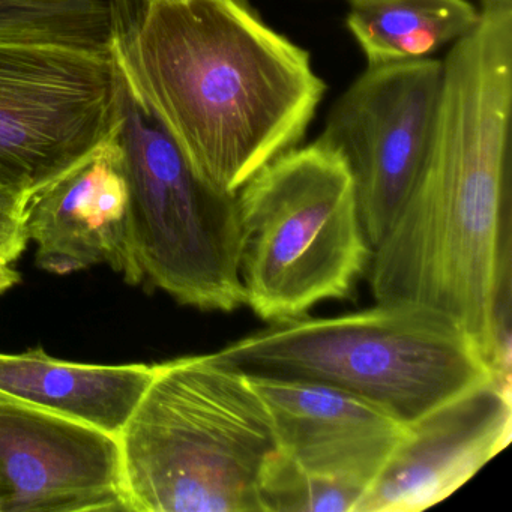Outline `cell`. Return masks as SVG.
Returning a JSON list of instances; mask_svg holds the SVG:
<instances>
[{
	"label": "cell",
	"instance_id": "1",
	"mask_svg": "<svg viewBox=\"0 0 512 512\" xmlns=\"http://www.w3.org/2000/svg\"><path fill=\"white\" fill-rule=\"evenodd\" d=\"M512 2H482L443 59L418 179L371 254L377 304L434 311L502 377L511 365Z\"/></svg>",
	"mask_w": 512,
	"mask_h": 512
},
{
	"label": "cell",
	"instance_id": "10",
	"mask_svg": "<svg viewBox=\"0 0 512 512\" xmlns=\"http://www.w3.org/2000/svg\"><path fill=\"white\" fill-rule=\"evenodd\" d=\"M509 379L473 386L409 425L356 512H418L469 481L511 439Z\"/></svg>",
	"mask_w": 512,
	"mask_h": 512
},
{
	"label": "cell",
	"instance_id": "16",
	"mask_svg": "<svg viewBox=\"0 0 512 512\" xmlns=\"http://www.w3.org/2000/svg\"><path fill=\"white\" fill-rule=\"evenodd\" d=\"M364 494L307 472L280 448L266 458L257 481L262 512H356Z\"/></svg>",
	"mask_w": 512,
	"mask_h": 512
},
{
	"label": "cell",
	"instance_id": "5",
	"mask_svg": "<svg viewBox=\"0 0 512 512\" xmlns=\"http://www.w3.org/2000/svg\"><path fill=\"white\" fill-rule=\"evenodd\" d=\"M245 305L271 323L349 295L373 254L349 167L316 142L269 161L236 193Z\"/></svg>",
	"mask_w": 512,
	"mask_h": 512
},
{
	"label": "cell",
	"instance_id": "15",
	"mask_svg": "<svg viewBox=\"0 0 512 512\" xmlns=\"http://www.w3.org/2000/svg\"><path fill=\"white\" fill-rule=\"evenodd\" d=\"M122 0H0V41L112 50Z\"/></svg>",
	"mask_w": 512,
	"mask_h": 512
},
{
	"label": "cell",
	"instance_id": "19",
	"mask_svg": "<svg viewBox=\"0 0 512 512\" xmlns=\"http://www.w3.org/2000/svg\"><path fill=\"white\" fill-rule=\"evenodd\" d=\"M482 2H485V0H482ZM496 2H512V0H496Z\"/></svg>",
	"mask_w": 512,
	"mask_h": 512
},
{
	"label": "cell",
	"instance_id": "3",
	"mask_svg": "<svg viewBox=\"0 0 512 512\" xmlns=\"http://www.w3.org/2000/svg\"><path fill=\"white\" fill-rule=\"evenodd\" d=\"M118 437L130 512H262L257 481L278 449L250 377L211 355L154 365Z\"/></svg>",
	"mask_w": 512,
	"mask_h": 512
},
{
	"label": "cell",
	"instance_id": "9",
	"mask_svg": "<svg viewBox=\"0 0 512 512\" xmlns=\"http://www.w3.org/2000/svg\"><path fill=\"white\" fill-rule=\"evenodd\" d=\"M127 511L118 437L0 398V512Z\"/></svg>",
	"mask_w": 512,
	"mask_h": 512
},
{
	"label": "cell",
	"instance_id": "12",
	"mask_svg": "<svg viewBox=\"0 0 512 512\" xmlns=\"http://www.w3.org/2000/svg\"><path fill=\"white\" fill-rule=\"evenodd\" d=\"M250 380L271 412L278 448L320 478L367 491L409 431L370 401L331 386Z\"/></svg>",
	"mask_w": 512,
	"mask_h": 512
},
{
	"label": "cell",
	"instance_id": "8",
	"mask_svg": "<svg viewBox=\"0 0 512 512\" xmlns=\"http://www.w3.org/2000/svg\"><path fill=\"white\" fill-rule=\"evenodd\" d=\"M443 61L371 65L335 101L319 142L346 161L371 248L382 241L427 157Z\"/></svg>",
	"mask_w": 512,
	"mask_h": 512
},
{
	"label": "cell",
	"instance_id": "2",
	"mask_svg": "<svg viewBox=\"0 0 512 512\" xmlns=\"http://www.w3.org/2000/svg\"><path fill=\"white\" fill-rule=\"evenodd\" d=\"M112 53L137 103L226 193L301 143L326 92L310 53L248 0L122 4Z\"/></svg>",
	"mask_w": 512,
	"mask_h": 512
},
{
	"label": "cell",
	"instance_id": "7",
	"mask_svg": "<svg viewBox=\"0 0 512 512\" xmlns=\"http://www.w3.org/2000/svg\"><path fill=\"white\" fill-rule=\"evenodd\" d=\"M112 50L0 41V190L28 199L118 128Z\"/></svg>",
	"mask_w": 512,
	"mask_h": 512
},
{
	"label": "cell",
	"instance_id": "14",
	"mask_svg": "<svg viewBox=\"0 0 512 512\" xmlns=\"http://www.w3.org/2000/svg\"><path fill=\"white\" fill-rule=\"evenodd\" d=\"M347 29L371 65L430 58L479 20L467 0H349Z\"/></svg>",
	"mask_w": 512,
	"mask_h": 512
},
{
	"label": "cell",
	"instance_id": "18",
	"mask_svg": "<svg viewBox=\"0 0 512 512\" xmlns=\"http://www.w3.org/2000/svg\"><path fill=\"white\" fill-rule=\"evenodd\" d=\"M19 281V272L13 266L0 263V295L10 290L11 287L16 286Z\"/></svg>",
	"mask_w": 512,
	"mask_h": 512
},
{
	"label": "cell",
	"instance_id": "4",
	"mask_svg": "<svg viewBox=\"0 0 512 512\" xmlns=\"http://www.w3.org/2000/svg\"><path fill=\"white\" fill-rule=\"evenodd\" d=\"M214 355L248 377L349 392L406 427L461 392L502 377L455 323L406 304L274 323Z\"/></svg>",
	"mask_w": 512,
	"mask_h": 512
},
{
	"label": "cell",
	"instance_id": "11",
	"mask_svg": "<svg viewBox=\"0 0 512 512\" xmlns=\"http://www.w3.org/2000/svg\"><path fill=\"white\" fill-rule=\"evenodd\" d=\"M118 128L26 199V235L37 244L38 266L50 274L106 265L131 286L143 283L131 239L130 188Z\"/></svg>",
	"mask_w": 512,
	"mask_h": 512
},
{
	"label": "cell",
	"instance_id": "17",
	"mask_svg": "<svg viewBox=\"0 0 512 512\" xmlns=\"http://www.w3.org/2000/svg\"><path fill=\"white\" fill-rule=\"evenodd\" d=\"M22 197L0 190V263L13 265L28 247Z\"/></svg>",
	"mask_w": 512,
	"mask_h": 512
},
{
	"label": "cell",
	"instance_id": "13",
	"mask_svg": "<svg viewBox=\"0 0 512 512\" xmlns=\"http://www.w3.org/2000/svg\"><path fill=\"white\" fill-rule=\"evenodd\" d=\"M154 365L59 361L41 347L0 353V398L121 436L154 377Z\"/></svg>",
	"mask_w": 512,
	"mask_h": 512
},
{
	"label": "cell",
	"instance_id": "6",
	"mask_svg": "<svg viewBox=\"0 0 512 512\" xmlns=\"http://www.w3.org/2000/svg\"><path fill=\"white\" fill-rule=\"evenodd\" d=\"M118 131L130 188L131 239L143 281L179 304L238 310L245 299L236 194L203 181L125 83Z\"/></svg>",
	"mask_w": 512,
	"mask_h": 512
}]
</instances>
